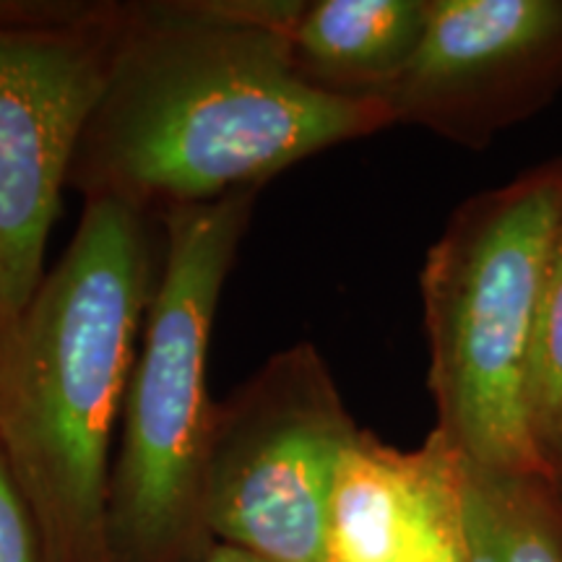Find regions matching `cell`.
Returning a JSON list of instances; mask_svg holds the SVG:
<instances>
[{
    "instance_id": "obj_1",
    "label": "cell",
    "mask_w": 562,
    "mask_h": 562,
    "mask_svg": "<svg viewBox=\"0 0 562 562\" xmlns=\"http://www.w3.org/2000/svg\"><path fill=\"white\" fill-rule=\"evenodd\" d=\"M300 11V0L125 3L68 188L161 220L261 193L286 167L396 121L381 97L300 79L290 50Z\"/></svg>"
},
{
    "instance_id": "obj_2",
    "label": "cell",
    "mask_w": 562,
    "mask_h": 562,
    "mask_svg": "<svg viewBox=\"0 0 562 562\" xmlns=\"http://www.w3.org/2000/svg\"><path fill=\"white\" fill-rule=\"evenodd\" d=\"M149 220L87 201L0 372V442L45 562H112L110 451L159 273Z\"/></svg>"
},
{
    "instance_id": "obj_3",
    "label": "cell",
    "mask_w": 562,
    "mask_h": 562,
    "mask_svg": "<svg viewBox=\"0 0 562 562\" xmlns=\"http://www.w3.org/2000/svg\"><path fill=\"white\" fill-rule=\"evenodd\" d=\"M256 195H229L161 216L165 252L112 463V562H195L214 547L203 521L216 417L206 385L209 341Z\"/></svg>"
},
{
    "instance_id": "obj_4",
    "label": "cell",
    "mask_w": 562,
    "mask_h": 562,
    "mask_svg": "<svg viewBox=\"0 0 562 562\" xmlns=\"http://www.w3.org/2000/svg\"><path fill=\"white\" fill-rule=\"evenodd\" d=\"M562 222V172L469 201L422 273L438 432L469 467L542 474L526 414L539 292Z\"/></svg>"
},
{
    "instance_id": "obj_5",
    "label": "cell",
    "mask_w": 562,
    "mask_h": 562,
    "mask_svg": "<svg viewBox=\"0 0 562 562\" xmlns=\"http://www.w3.org/2000/svg\"><path fill=\"white\" fill-rule=\"evenodd\" d=\"M125 3H0V372L45 279L70 165Z\"/></svg>"
},
{
    "instance_id": "obj_6",
    "label": "cell",
    "mask_w": 562,
    "mask_h": 562,
    "mask_svg": "<svg viewBox=\"0 0 562 562\" xmlns=\"http://www.w3.org/2000/svg\"><path fill=\"white\" fill-rule=\"evenodd\" d=\"M357 432L313 344L273 355L216 404L203 480L211 539L271 562H328L336 469Z\"/></svg>"
},
{
    "instance_id": "obj_7",
    "label": "cell",
    "mask_w": 562,
    "mask_h": 562,
    "mask_svg": "<svg viewBox=\"0 0 562 562\" xmlns=\"http://www.w3.org/2000/svg\"><path fill=\"white\" fill-rule=\"evenodd\" d=\"M463 459L435 430L402 453L357 432L336 469L328 562H432L467 554Z\"/></svg>"
},
{
    "instance_id": "obj_8",
    "label": "cell",
    "mask_w": 562,
    "mask_h": 562,
    "mask_svg": "<svg viewBox=\"0 0 562 562\" xmlns=\"http://www.w3.org/2000/svg\"><path fill=\"white\" fill-rule=\"evenodd\" d=\"M562 9L547 0H438L427 3L425 32L383 100L398 117L438 123L461 91L544 42Z\"/></svg>"
},
{
    "instance_id": "obj_9",
    "label": "cell",
    "mask_w": 562,
    "mask_h": 562,
    "mask_svg": "<svg viewBox=\"0 0 562 562\" xmlns=\"http://www.w3.org/2000/svg\"><path fill=\"white\" fill-rule=\"evenodd\" d=\"M417 0L302 3L290 34L294 70L311 87L341 97H381L398 81L425 32Z\"/></svg>"
},
{
    "instance_id": "obj_10",
    "label": "cell",
    "mask_w": 562,
    "mask_h": 562,
    "mask_svg": "<svg viewBox=\"0 0 562 562\" xmlns=\"http://www.w3.org/2000/svg\"><path fill=\"white\" fill-rule=\"evenodd\" d=\"M521 480L480 472L463 461L467 562H562L558 539Z\"/></svg>"
},
{
    "instance_id": "obj_11",
    "label": "cell",
    "mask_w": 562,
    "mask_h": 562,
    "mask_svg": "<svg viewBox=\"0 0 562 562\" xmlns=\"http://www.w3.org/2000/svg\"><path fill=\"white\" fill-rule=\"evenodd\" d=\"M526 414L539 451L562 456V222L539 292L526 364Z\"/></svg>"
},
{
    "instance_id": "obj_12",
    "label": "cell",
    "mask_w": 562,
    "mask_h": 562,
    "mask_svg": "<svg viewBox=\"0 0 562 562\" xmlns=\"http://www.w3.org/2000/svg\"><path fill=\"white\" fill-rule=\"evenodd\" d=\"M0 562H45L37 521L0 442Z\"/></svg>"
},
{
    "instance_id": "obj_13",
    "label": "cell",
    "mask_w": 562,
    "mask_h": 562,
    "mask_svg": "<svg viewBox=\"0 0 562 562\" xmlns=\"http://www.w3.org/2000/svg\"><path fill=\"white\" fill-rule=\"evenodd\" d=\"M195 562H271L266 558H258L248 550H240V547H232V544H214L211 550L199 558Z\"/></svg>"
},
{
    "instance_id": "obj_14",
    "label": "cell",
    "mask_w": 562,
    "mask_h": 562,
    "mask_svg": "<svg viewBox=\"0 0 562 562\" xmlns=\"http://www.w3.org/2000/svg\"><path fill=\"white\" fill-rule=\"evenodd\" d=\"M432 562H467V554H463V558H451V560H432Z\"/></svg>"
}]
</instances>
